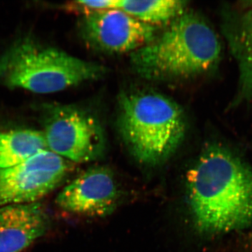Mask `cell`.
<instances>
[{
  "instance_id": "1",
  "label": "cell",
  "mask_w": 252,
  "mask_h": 252,
  "mask_svg": "<svg viewBox=\"0 0 252 252\" xmlns=\"http://www.w3.org/2000/svg\"><path fill=\"white\" fill-rule=\"evenodd\" d=\"M194 227L215 236L252 225V168L220 144L204 149L187 176Z\"/></svg>"
},
{
  "instance_id": "2",
  "label": "cell",
  "mask_w": 252,
  "mask_h": 252,
  "mask_svg": "<svg viewBox=\"0 0 252 252\" xmlns=\"http://www.w3.org/2000/svg\"><path fill=\"white\" fill-rule=\"evenodd\" d=\"M221 53L216 32L195 13L185 12L162 34L130 54V63L141 77L174 81L202 75L218 64Z\"/></svg>"
},
{
  "instance_id": "3",
  "label": "cell",
  "mask_w": 252,
  "mask_h": 252,
  "mask_svg": "<svg viewBox=\"0 0 252 252\" xmlns=\"http://www.w3.org/2000/svg\"><path fill=\"white\" fill-rule=\"evenodd\" d=\"M118 127L135 158L154 165L165 161L178 149L187 123L184 111L170 97L139 91L121 97Z\"/></svg>"
},
{
  "instance_id": "4",
  "label": "cell",
  "mask_w": 252,
  "mask_h": 252,
  "mask_svg": "<svg viewBox=\"0 0 252 252\" xmlns=\"http://www.w3.org/2000/svg\"><path fill=\"white\" fill-rule=\"evenodd\" d=\"M106 69L97 63L46 47L31 38L16 41L0 56V82L36 94H51L99 79Z\"/></svg>"
},
{
  "instance_id": "5",
  "label": "cell",
  "mask_w": 252,
  "mask_h": 252,
  "mask_svg": "<svg viewBox=\"0 0 252 252\" xmlns=\"http://www.w3.org/2000/svg\"><path fill=\"white\" fill-rule=\"evenodd\" d=\"M44 126L48 149L63 158L91 162L101 157L105 150V135L98 119L78 107H49Z\"/></svg>"
},
{
  "instance_id": "6",
  "label": "cell",
  "mask_w": 252,
  "mask_h": 252,
  "mask_svg": "<svg viewBox=\"0 0 252 252\" xmlns=\"http://www.w3.org/2000/svg\"><path fill=\"white\" fill-rule=\"evenodd\" d=\"M68 170L67 160L49 149L14 167L0 169V207L36 203L62 183Z\"/></svg>"
},
{
  "instance_id": "7",
  "label": "cell",
  "mask_w": 252,
  "mask_h": 252,
  "mask_svg": "<svg viewBox=\"0 0 252 252\" xmlns=\"http://www.w3.org/2000/svg\"><path fill=\"white\" fill-rule=\"evenodd\" d=\"M80 32L89 47L108 54H132L157 36L156 26L141 22L119 9L84 15Z\"/></svg>"
},
{
  "instance_id": "8",
  "label": "cell",
  "mask_w": 252,
  "mask_h": 252,
  "mask_svg": "<svg viewBox=\"0 0 252 252\" xmlns=\"http://www.w3.org/2000/svg\"><path fill=\"white\" fill-rule=\"evenodd\" d=\"M119 200V189L112 170L97 166L83 172L64 187L56 203L71 213L104 217L114 212Z\"/></svg>"
},
{
  "instance_id": "9",
  "label": "cell",
  "mask_w": 252,
  "mask_h": 252,
  "mask_svg": "<svg viewBox=\"0 0 252 252\" xmlns=\"http://www.w3.org/2000/svg\"><path fill=\"white\" fill-rule=\"evenodd\" d=\"M49 219L39 203L0 207V252H21L41 236Z\"/></svg>"
},
{
  "instance_id": "10",
  "label": "cell",
  "mask_w": 252,
  "mask_h": 252,
  "mask_svg": "<svg viewBox=\"0 0 252 252\" xmlns=\"http://www.w3.org/2000/svg\"><path fill=\"white\" fill-rule=\"evenodd\" d=\"M223 34L238 70L236 101L252 99V9L223 17Z\"/></svg>"
},
{
  "instance_id": "11",
  "label": "cell",
  "mask_w": 252,
  "mask_h": 252,
  "mask_svg": "<svg viewBox=\"0 0 252 252\" xmlns=\"http://www.w3.org/2000/svg\"><path fill=\"white\" fill-rule=\"evenodd\" d=\"M48 149L44 132L33 130L0 132V169L22 163L41 151Z\"/></svg>"
},
{
  "instance_id": "12",
  "label": "cell",
  "mask_w": 252,
  "mask_h": 252,
  "mask_svg": "<svg viewBox=\"0 0 252 252\" xmlns=\"http://www.w3.org/2000/svg\"><path fill=\"white\" fill-rule=\"evenodd\" d=\"M187 1L180 0H119L117 9L151 26L171 23L186 12Z\"/></svg>"
},
{
  "instance_id": "13",
  "label": "cell",
  "mask_w": 252,
  "mask_h": 252,
  "mask_svg": "<svg viewBox=\"0 0 252 252\" xmlns=\"http://www.w3.org/2000/svg\"><path fill=\"white\" fill-rule=\"evenodd\" d=\"M119 0H89V1H76L69 5L71 10L84 11L86 14L94 11L117 9Z\"/></svg>"
},
{
  "instance_id": "14",
  "label": "cell",
  "mask_w": 252,
  "mask_h": 252,
  "mask_svg": "<svg viewBox=\"0 0 252 252\" xmlns=\"http://www.w3.org/2000/svg\"><path fill=\"white\" fill-rule=\"evenodd\" d=\"M250 238H252V233H251V234H250Z\"/></svg>"
}]
</instances>
